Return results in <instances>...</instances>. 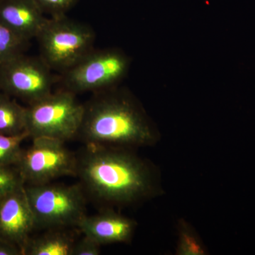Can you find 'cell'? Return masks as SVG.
Masks as SVG:
<instances>
[{
    "label": "cell",
    "mask_w": 255,
    "mask_h": 255,
    "mask_svg": "<svg viewBox=\"0 0 255 255\" xmlns=\"http://www.w3.org/2000/svg\"><path fill=\"white\" fill-rule=\"evenodd\" d=\"M76 156V176L82 188L104 204L132 205L162 191L153 164L132 149L85 145Z\"/></svg>",
    "instance_id": "cell-1"
},
{
    "label": "cell",
    "mask_w": 255,
    "mask_h": 255,
    "mask_svg": "<svg viewBox=\"0 0 255 255\" xmlns=\"http://www.w3.org/2000/svg\"><path fill=\"white\" fill-rule=\"evenodd\" d=\"M78 136L85 145L135 149L155 145L159 132L141 105L116 87L95 92L84 104Z\"/></svg>",
    "instance_id": "cell-2"
},
{
    "label": "cell",
    "mask_w": 255,
    "mask_h": 255,
    "mask_svg": "<svg viewBox=\"0 0 255 255\" xmlns=\"http://www.w3.org/2000/svg\"><path fill=\"white\" fill-rule=\"evenodd\" d=\"M95 38L90 26L64 15L48 18L36 38L41 59L52 70L63 73L95 48Z\"/></svg>",
    "instance_id": "cell-3"
},
{
    "label": "cell",
    "mask_w": 255,
    "mask_h": 255,
    "mask_svg": "<svg viewBox=\"0 0 255 255\" xmlns=\"http://www.w3.org/2000/svg\"><path fill=\"white\" fill-rule=\"evenodd\" d=\"M36 228L77 227L86 216V199L82 185L63 184L24 185Z\"/></svg>",
    "instance_id": "cell-4"
},
{
    "label": "cell",
    "mask_w": 255,
    "mask_h": 255,
    "mask_svg": "<svg viewBox=\"0 0 255 255\" xmlns=\"http://www.w3.org/2000/svg\"><path fill=\"white\" fill-rule=\"evenodd\" d=\"M83 112L76 95L61 89L26 107V132L31 138L71 140L78 136Z\"/></svg>",
    "instance_id": "cell-5"
},
{
    "label": "cell",
    "mask_w": 255,
    "mask_h": 255,
    "mask_svg": "<svg viewBox=\"0 0 255 255\" xmlns=\"http://www.w3.org/2000/svg\"><path fill=\"white\" fill-rule=\"evenodd\" d=\"M130 59L117 49L94 48L71 68L61 73L64 90L73 93L102 91L116 87L127 75Z\"/></svg>",
    "instance_id": "cell-6"
},
{
    "label": "cell",
    "mask_w": 255,
    "mask_h": 255,
    "mask_svg": "<svg viewBox=\"0 0 255 255\" xmlns=\"http://www.w3.org/2000/svg\"><path fill=\"white\" fill-rule=\"evenodd\" d=\"M33 139L31 146L21 151L15 164L28 185L46 184L66 176H76L77 156L65 142L51 137Z\"/></svg>",
    "instance_id": "cell-7"
},
{
    "label": "cell",
    "mask_w": 255,
    "mask_h": 255,
    "mask_svg": "<svg viewBox=\"0 0 255 255\" xmlns=\"http://www.w3.org/2000/svg\"><path fill=\"white\" fill-rule=\"evenodd\" d=\"M51 71L41 57L19 55L0 64V91L31 105L53 92Z\"/></svg>",
    "instance_id": "cell-8"
},
{
    "label": "cell",
    "mask_w": 255,
    "mask_h": 255,
    "mask_svg": "<svg viewBox=\"0 0 255 255\" xmlns=\"http://www.w3.org/2000/svg\"><path fill=\"white\" fill-rule=\"evenodd\" d=\"M36 229L24 186L3 196L0 201V238L22 249Z\"/></svg>",
    "instance_id": "cell-9"
},
{
    "label": "cell",
    "mask_w": 255,
    "mask_h": 255,
    "mask_svg": "<svg viewBox=\"0 0 255 255\" xmlns=\"http://www.w3.org/2000/svg\"><path fill=\"white\" fill-rule=\"evenodd\" d=\"M136 226L134 220L113 210H106L93 216L86 215L77 228L84 236H88L101 246H104L128 243L133 236Z\"/></svg>",
    "instance_id": "cell-10"
},
{
    "label": "cell",
    "mask_w": 255,
    "mask_h": 255,
    "mask_svg": "<svg viewBox=\"0 0 255 255\" xmlns=\"http://www.w3.org/2000/svg\"><path fill=\"white\" fill-rule=\"evenodd\" d=\"M34 0H0V22L29 41L36 38L48 18Z\"/></svg>",
    "instance_id": "cell-11"
},
{
    "label": "cell",
    "mask_w": 255,
    "mask_h": 255,
    "mask_svg": "<svg viewBox=\"0 0 255 255\" xmlns=\"http://www.w3.org/2000/svg\"><path fill=\"white\" fill-rule=\"evenodd\" d=\"M65 228L49 229L31 238L23 248V255H72L75 240Z\"/></svg>",
    "instance_id": "cell-12"
},
{
    "label": "cell",
    "mask_w": 255,
    "mask_h": 255,
    "mask_svg": "<svg viewBox=\"0 0 255 255\" xmlns=\"http://www.w3.org/2000/svg\"><path fill=\"white\" fill-rule=\"evenodd\" d=\"M26 107H21L11 96L0 92V134L17 135L26 130Z\"/></svg>",
    "instance_id": "cell-13"
},
{
    "label": "cell",
    "mask_w": 255,
    "mask_h": 255,
    "mask_svg": "<svg viewBox=\"0 0 255 255\" xmlns=\"http://www.w3.org/2000/svg\"><path fill=\"white\" fill-rule=\"evenodd\" d=\"M178 239L176 254L177 255H206L208 254L204 243L190 225L179 220L177 224Z\"/></svg>",
    "instance_id": "cell-14"
},
{
    "label": "cell",
    "mask_w": 255,
    "mask_h": 255,
    "mask_svg": "<svg viewBox=\"0 0 255 255\" xmlns=\"http://www.w3.org/2000/svg\"><path fill=\"white\" fill-rule=\"evenodd\" d=\"M28 42L0 22V64L24 54Z\"/></svg>",
    "instance_id": "cell-15"
},
{
    "label": "cell",
    "mask_w": 255,
    "mask_h": 255,
    "mask_svg": "<svg viewBox=\"0 0 255 255\" xmlns=\"http://www.w3.org/2000/svg\"><path fill=\"white\" fill-rule=\"evenodd\" d=\"M28 137L27 132L17 135L0 134V165L15 166L23 150L21 143Z\"/></svg>",
    "instance_id": "cell-16"
},
{
    "label": "cell",
    "mask_w": 255,
    "mask_h": 255,
    "mask_svg": "<svg viewBox=\"0 0 255 255\" xmlns=\"http://www.w3.org/2000/svg\"><path fill=\"white\" fill-rule=\"evenodd\" d=\"M23 186L24 182L14 165H0V196L6 195Z\"/></svg>",
    "instance_id": "cell-17"
},
{
    "label": "cell",
    "mask_w": 255,
    "mask_h": 255,
    "mask_svg": "<svg viewBox=\"0 0 255 255\" xmlns=\"http://www.w3.org/2000/svg\"><path fill=\"white\" fill-rule=\"evenodd\" d=\"M45 14L50 17L66 15L78 0H34Z\"/></svg>",
    "instance_id": "cell-18"
},
{
    "label": "cell",
    "mask_w": 255,
    "mask_h": 255,
    "mask_svg": "<svg viewBox=\"0 0 255 255\" xmlns=\"http://www.w3.org/2000/svg\"><path fill=\"white\" fill-rule=\"evenodd\" d=\"M101 246L95 240L84 236L82 239L75 242L72 255H99L101 253Z\"/></svg>",
    "instance_id": "cell-19"
},
{
    "label": "cell",
    "mask_w": 255,
    "mask_h": 255,
    "mask_svg": "<svg viewBox=\"0 0 255 255\" xmlns=\"http://www.w3.org/2000/svg\"><path fill=\"white\" fill-rule=\"evenodd\" d=\"M23 255L19 246L0 238V255Z\"/></svg>",
    "instance_id": "cell-20"
},
{
    "label": "cell",
    "mask_w": 255,
    "mask_h": 255,
    "mask_svg": "<svg viewBox=\"0 0 255 255\" xmlns=\"http://www.w3.org/2000/svg\"><path fill=\"white\" fill-rule=\"evenodd\" d=\"M3 196H0V201H1V199H2Z\"/></svg>",
    "instance_id": "cell-21"
}]
</instances>
